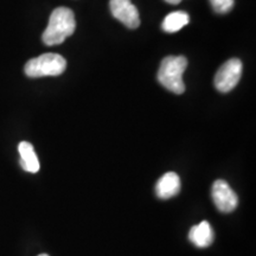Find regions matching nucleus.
<instances>
[{
    "mask_svg": "<svg viewBox=\"0 0 256 256\" xmlns=\"http://www.w3.org/2000/svg\"><path fill=\"white\" fill-rule=\"evenodd\" d=\"M110 8L114 18L127 28H136L140 25L139 12L130 0H110Z\"/></svg>",
    "mask_w": 256,
    "mask_h": 256,
    "instance_id": "obj_6",
    "label": "nucleus"
},
{
    "mask_svg": "<svg viewBox=\"0 0 256 256\" xmlns=\"http://www.w3.org/2000/svg\"><path fill=\"white\" fill-rule=\"evenodd\" d=\"M76 28V20L74 12L68 8H57L50 16L49 24L43 32L42 40L48 46L62 44Z\"/></svg>",
    "mask_w": 256,
    "mask_h": 256,
    "instance_id": "obj_1",
    "label": "nucleus"
},
{
    "mask_svg": "<svg viewBox=\"0 0 256 256\" xmlns=\"http://www.w3.org/2000/svg\"><path fill=\"white\" fill-rule=\"evenodd\" d=\"M180 191V179L174 172H168L160 177L156 185V196L162 200H168L177 196Z\"/></svg>",
    "mask_w": 256,
    "mask_h": 256,
    "instance_id": "obj_7",
    "label": "nucleus"
},
{
    "mask_svg": "<svg viewBox=\"0 0 256 256\" xmlns=\"http://www.w3.org/2000/svg\"><path fill=\"white\" fill-rule=\"evenodd\" d=\"M66 60L58 54H44L25 64L24 72L32 78L44 76H58L66 72Z\"/></svg>",
    "mask_w": 256,
    "mask_h": 256,
    "instance_id": "obj_3",
    "label": "nucleus"
},
{
    "mask_svg": "<svg viewBox=\"0 0 256 256\" xmlns=\"http://www.w3.org/2000/svg\"><path fill=\"white\" fill-rule=\"evenodd\" d=\"M211 196H212L214 203L220 212H232L238 206V194L223 179H217L214 183Z\"/></svg>",
    "mask_w": 256,
    "mask_h": 256,
    "instance_id": "obj_5",
    "label": "nucleus"
},
{
    "mask_svg": "<svg viewBox=\"0 0 256 256\" xmlns=\"http://www.w3.org/2000/svg\"><path fill=\"white\" fill-rule=\"evenodd\" d=\"M18 151L20 154V164L25 171L30 174H36L40 171V160L30 142H22L18 146Z\"/></svg>",
    "mask_w": 256,
    "mask_h": 256,
    "instance_id": "obj_9",
    "label": "nucleus"
},
{
    "mask_svg": "<svg viewBox=\"0 0 256 256\" xmlns=\"http://www.w3.org/2000/svg\"><path fill=\"white\" fill-rule=\"evenodd\" d=\"M242 75V62L238 58L226 60L216 72L214 84L220 92H229L238 86Z\"/></svg>",
    "mask_w": 256,
    "mask_h": 256,
    "instance_id": "obj_4",
    "label": "nucleus"
},
{
    "mask_svg": "<svg viewBox=\"0 0 256 256\" xmlns=\"http://www.w3.org/2000/svg\"><path fill=\"white\" fill-rule=\"evenodd\" d=\"M188 240L198 248H206L214 242V232L210 223L203 220L197 226H192L188 232Z\"/></svg>",
    "mask_w": 256,
    "mask_h": 256,
    "instance_id": "obj_8",
    "label": "nucleus"
},
{
    "mask_svg": "<svg viewBox=\"0 0 256 256\" xmlns=\"http://www.w3.org/2000/svg\"><path fill=\"white\" fill-rule=\"evenodd\" d=\"M214 11L220 14H228L234 8V0H210Z\"/></svg>",
    "mask_w": 256,
    "mask_h": 256,
    "instance_id": "obj_11",
    "label": "nucleus"
},
{
    "mask_svg": "<svg viewBox=\"0 0 256 256\" xmlns=\"http://www.w3.org/2000/svg\"><path fill=\"white\" fill-rule=\"evenodd\" d=\"M188 22H190V17H188L186 12L176 11L166 16L164 22H162V28L164 31L174 34V32L182 30L185 25L188 24Z\"/></svg>",
    "mask_w": 256,
    "mask_h": 256,
    "instance_id": "obj_10",
    "label": "nucleus"
},
{
    "mask_svg": "<svg viewBox=\"0 0 256 256\" xmlns=\"http://www.w3.org/2000/svg\"><path fill=\"white\" fill-rule=\"evenodd\" d=\"M188 60L184 56H168L162 60L158 72V81L162 87L174 94L185 92L183 74L186 70Z\"/></svg>",
    "mask_w": 256,
    "mask_h": 256,
    "instance_id": "obj_2",
    "label": "nucleus"
},
{
    "mask_svg": "<svg viewBox=\"0 0 256 256\" xmlns=\"http://www.w3.org/2000/svg\"><path fill=\"white\" fill-rule=\"evenodd\" d=\"M166 2H168V4H172V5H177L179 2H182V0H165Z\"/></svg>",
    "mask_w": 256,
    "mask_h": 256,
    "instance_id": "obj_12",
    "label": "nucleus"
},
{
    "mask_svg": "<svg viewBox=\"0 0 256 256\" xmlns=\"http://www.w3.org/2000/svg\"><path fill=\"white\" fill-rule=\"evenodd\" d=\"M38 256H49V255H46V254H40V255H38Z\"/></svg>",
    "mask_w": 256,
    "mask_h": 256,
    "instance_id": "obj_13",
    "label": "nucleus"
}]
</instances>
